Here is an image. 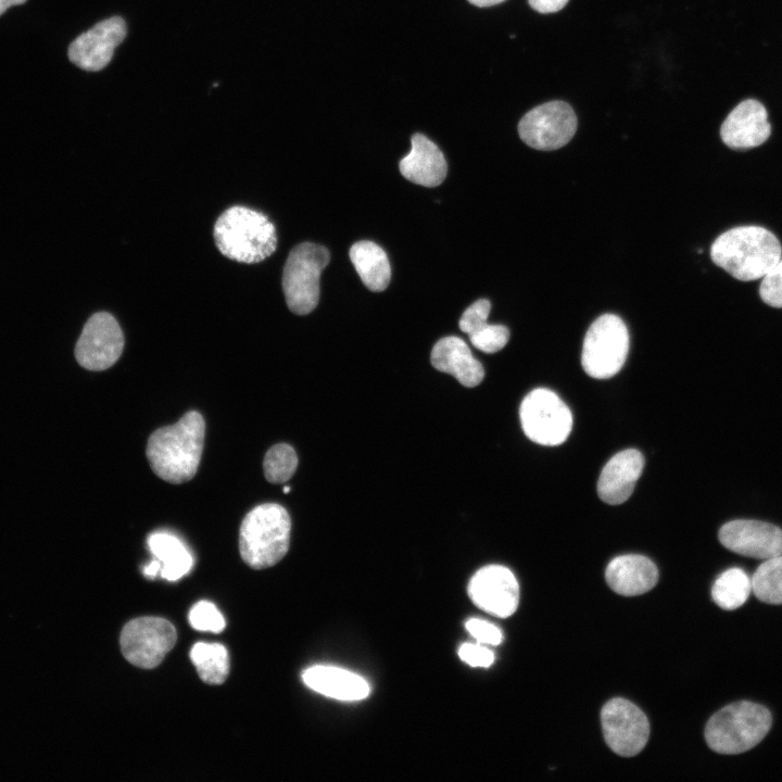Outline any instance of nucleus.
Instances as JSON below:
<instances>
[{"mask_svg":"<svg viewBox=\"0 0 782 782\" xmlns=\"http://www.w3.org/2000/svg\"><path fill=\"white\" fill-rule=\"evenodd\" d=\"M205 421L197 411L186 413L176 424L156 429L147 443V458L162 480L179 484L191 480L200 465Z\"/></svg>","mask_w":782,"mask_h":782,"instance_id":"f257e3e1","label":"nucleus"},{"mask_svg":"<svg viewBox=\"0 0 782 782\" xmlns=\"http://www.w3.org/2000/svg\"><path fill=\"white\" fill-rule=\"evenodd\" d=\"M778 238L760 226H741L721 234L711 244L712 262L742 281L764 278L781 258Z\"/></svg>","mask_w":782,"mask_h":782,"instance_id":"f03ea898","label":"nucleus"},{"mask_svg":"<svg viewBox=\"0 0 782 782\" xmlns=\"http://www.w3.org/2000/svg\"><path fill=\"white\" fill-rule=\"evenodd\" d=\"M213 236L219 252L239 263H260L277 248L276 228L268 216L243 205L224 211L214 225Z\"/></svg>","mask_w":782,"mask_h":782,"instance_id":"7ed1b4c3","label":"nucleus"},{"mask_svg":"<svg viewBox=\"0 0 782 782\" xmlns=\"http://www.w3.org/2000/svg\"><path fill=\"white\" fill-rule=\"evenodd\" d=\"M290 531V516L283 506L276 503L255 506L241 522V558L253 569L274 566L288 552Z\"/></svg>","mask_w":782,"mask_h":782,"instance_id":"20e7f679","label":"nucleus"},{"mask_svg":"<svg viewBox=\"0 0 782 782\" xmlns=\"http://www.w3.org/2000/svg\"><path fill=\"white\" fill-rule=\"evenodd\" d=\"M771 723V714L766 707L746 701L736 702L708 720L706 743L719 754H741L755 747L767 735Z\"/></svg>","mask_w":782,"mask_h":782,"instance_id":"39448f33","label":"nucleus"},{"mask_svg":"<svg viewBox=\"0 0 782 782\" xmlns=\"http://www.w3.org/2000/svg\"><path fill=\"white\" fill-rule=\"evenodd\" d=\"M329 261V251L312 242L300 243L290 251L282 272V290L292 313L306 315L317 306L320 275Z\"/></svg>","mask_w":782,"mask_h":782,"instance_id":"423d86ee","label":"nucleus"},{"mask_svg":"<svg viewBox=\"0 0 782 782\" xmlns=\"http://www.w3.org/2000/svg\"><path fill=\"white\" fill-rule=\"evenodd\" d=\"M629 351V332L622 319L604 314L589 327L582 345L581 364L595 379H607L622 368Z\"/></svg>","mask_w":782,"mask_h":782,"instance_id":"0eeeda50","label":"nucleus"},{"mask_svg":"<svg viewBox=\"0 0 782 782\" xmlns=\"http://www.w3.org/2000/svg\"><path fill=\"white\" fill-rule=\"evenodd\" d=\"M519 416L525 434L541 445L562 444L572 429L570 409L555 392L545 388L534 389L525 396Z\"/></svg>","mask_w":782,"mask_h":782,"instance_id":"6e6552de","label":"nucleus"},{"mask_svg":"<svg viewBox=\"0 0 782 782\" xmlns=\"http://www.w3.org/2000/svg\"><path fill=\"white\" fill-rule=\"evenodd\" d=\"M175 627L160 617H140L125 625L121 633V649L134 666L152 669L161 664L174 647Z\"/></svg>","mask_w":782,"mask_h":782,"instance_id":"1a4fd4ad","label":"nucleus"},{"mask_svg":"<svg viewBox=\"0 0 782 782\" xmlns=\"http://www.w3.org/2000/svg\"><path fill=\"white\" fill-rule=\"evenodd\" d=\"M577 116L564 101H551L533 108L518 124L521 140L529 147L551 151L564 147L573 137Z\"/></svg>","mask_w":782,"mask_h":782,"instance_id":"9d476101","label":"nucleus"},{"mask_svg":"<svg viewBox=\"0 0 782 782\" xmlns=\"http://www.w3.org/2000/svg\"><path fill=\"white\" fill-rule=\"evenodd\" d=\"M601 720L604 739L614 753L631 757L646 745L649 736L648 720L631 702L610 699L602 708Z\"/></svg>","mask_w":782,"mask_h":782,"instance_id":"9b49d317","label":"nucleus"},{"mask_svg":"<svg viewBox=\"0 0 782 782\" xmlns=\"http://www.w3.org/2000/svg\"><path fill=\"white\" fill-rule=\"evenodd\" d=\"M123 348L124 335L115 317L108 312H98L85 324L75 346V357L88 370H104L116 363Z\"/></svg>","mask_w":782,"mask_h":782,"instance_id":"f8f14e48","label":"nucleus"},{"mask_svg":"<svg viewBox=\"0 0 782 782\" xmlns=\"http://www.w3.org/2000/svg\"><path fill=\"white\" fill-rule=\"evenodd\" d=\"M127 35L123 17L112 16L80 34L68 47V59L81 70L97 72L108 66L115 48Z\"/></svg>","mask_w":782,"mask_h":782,"instance_id":"ddd939ff","label":"nucleus"},{"mask_svg":"<svg viewBox=\"0 0 782 782\" xmlns=\"http://www.w3.org/2000/svg\"><path fill=\"white\" fill-rule=\"evenodd\" d=\"M468 595L482 610L501 618L515 613L519 602V585L506 567L490 565L478 570L470 579Z\"/></svg>","mask_w":782,"mask_h":782,"instance_id":"4468645a","label":"nucleus"},{"mask_svg":"<svg viewBox=\"0 0 782 782\" xmlns=\"http://www.w3.org/2000/svg\"><path fill=\"white\" fill-rule=\"evenodd\" d=\"M719 541L728 550L752 558L782 555V530L769 522L739 519L724 524Z\"/></svg>","mask_w":782,"mask_h":782,"instance_id":"2eb2a0df","label":"nucleus"},{"mask_svg":"<svg viewBox=\"0 0 782 782\" xmlns=\"http://www.w3.org/2000/svg\"><path fill=\"white\" fill-rule=\"evenodd\" d=\"M771 134L766 108L757 100L739 103L727 116L720 128L722 141L736 150L762 144Z\"/></svg>","mask_w":782,"mask_h":782,"instance_id":"dca6fc26","label":"nucleus"},{"mask_svg":"<svg viewBox=\"0 0 782 782\" xmlns=\"http://www.w3.org/2000/svg\"><path fill=\"white\" fill-rule=\"evenodd\" d=\"M644 467V457L634 449L615 454L603 467L598 481L600 499L611 505L626 502L634 490Z\"/></svg>","mask_w":782,"mask_h":782,"instance_id":"f3484780","label":"nucleus"},{"mask_svg":"<svg viewBox=\"0 0 782 782\" xmlns=\"http://www.w3.org/2000/svg\"><path fill=\"white\" fill-rule=\"evenodd\" d=\"M412 149L400 161V171L409 181L424 187L439 186L445 179L447 164L441 150L421 134L412 137Z\"/></svg>","mask_w":782,"mask_h":782,"instance_id":"a211bd4d","label":"nucleus"},{"mask_svg":"<svg viewBox=\"0 0 782 782\" xmlns=\"http://www.w3.org/2000/svg\"><path fill=\"white\" fill-rule=\"evenodd\" d=\"M605 578L616 593L633 596L655 586L658 581V570L649 558L629 554L615 557L606 568Z\"/></svg>","mask_w":782,"mask_h":782,"instance_id":"6ab92c4d","label":"nucleus"},{"mask_svg":"<svg viewBox=\"0 0 782 782\" xmlns=\"http://www.w3.org/2000/svg\"><path fill=\"white\" fill-rule=\"evenodd\" d=\"M430 358L437 370L454 376L465 387H476L484 377L482 365L472 356L466 342L458 337L440 339L434 344Z\"/></svg>","mask_w":782,"mask_h":782,"instance_id":"aec40b11","label":"nucleus"},{"mask_svg":"<svg viewBox=\"0 0 782 782\" xmlns=\"http://www.w3.org/2000/svg\"><path fill=\"white\" fill-rule=\"evenodd\" d=\"M303 682L313 691L339 701H361L370 688L361 676L333 666H313L302 673Z\"/></svg>","mask_w":782,"mask_h":782,"instance_id":"412c9836","label":"nucleus"},{"mask_svg":"<svg viewBox=\"0 0 782 782\" xmlns=\"http://www.w3.org/2000/svg\"><path fill=\"white\" fill-rule=\"evenodd\" d=\"M350 258L363 283L371 291H383L391 279L386 252L373 241H358L350 249Z\"/></svg>","mask_w":782,"mask_h":782,"instance_id":"4be33fe9","label":"nucleus"},{"mask_svg":"<svg viewBox=\"0 0 782 782\" xmlns=\"http://www.w3.org/2000/svg\"><path fill=\"white\" fill-rule=\"evenodd\" d=\"M151 553L161 562V576L176 581L190 571L193 558L184 543L168 532H155L148 538Z\"/></svg>","mask_w":782,"mask_h":782,"instance_id":"5701e85b","label":"nucleus"},{"mask_svg":"<svg viewBox=\"0 0 782 782\" xmlns=\"http://www.w3.org/2000/svg\"><path fill=\"white\" fill-rule=\"evenodd\" d=\"M190 658L203 682L218 685L227 679L229 656L224 645L198 642L191 648Z\"/></svg>","mask_w":782,"mask_h":782,"instance_id":"b1692460","label":"nucleus"},{"mask_svg":"<svg viewBox=\"0 0 782 782\" xmlns=\"http://www.w3.org/2000/svg\"><path fill=\"white\" fill-rule=\"evenodd\" d=\"M752 591V580L741 568H730L722 572L711 589L714 602L726 610L741 607Z\"/></svg>","mask_w":782,"mask_h":782,"instance_id":"393cba45","label":"nucleus"},{"mask_svg":"<svg viewBox=\"0 0 782 782\" xmlns=\"http://www.w3.org/2000/svg\"><path fill=\"white\" fill-rule=\"evenodd\" d=\"M752 590L759 601L782 605V555L765 559L756 569Z\"/></svg>","mask_w":782,"mask_h":782,"instance_id":"a878e982","label":"nucleus"},{"mask_svg":"<svg viewBox=\"0 0 782 782\" xmlns=\"http://www.w3.org/2000/svg\"><path fill=\"white\" fill-rule=\"evenodd\" d=\"M298 467V457L294 449L286 443L272 446L265 454L263 469L265 478L270 483L288 481Z\"/></svg>","mask_w":782,"mask_h":782,"instance_id":"bb28decb","label":"nucleus"},{"mask_svg":"<svg viewBox=\"0 0 782 782\" xmlns=\"http://www.w3.org/2000/svg\"><path fill=\"white\" fill-rule=\"evenodd\" d=\"M468 336L471 344L478 350L485 353H495L508 342L509 330L503 325L485 324Z\"/></svg>","mask_w":782,"mask_h":782,"instance_id":"cd10ccee","label":"nucleus"},{"mask_svg":"<svg viewBox=\"0 0 782 782\" xmlns=\"http://www.w3.org/2000/svg\"><path fill=\"white\" fill-rule=\"evenodd\" d=\"M189 622L199 631L219 633L225 629V619L214 604L201 601L189 613Z\"/></svg>","mask_w":782,"mask_h":782,"instance_id":"c85d7f7f","label":"nucleus"},{"mask_svg":"<svg viewBox=\"0 0 782 782\" xmlns=\"http://www.w3.org/2000/svg\"><path fill=\"white\" fill-rule=\"evenodd\" d=\"M759 294L766 304L782 307V257L762 278Z\"/></svg>","mask_w":782,"mask_h":782,"instance_id":"c756f323","label":"nucleus"},{"mask_svg":"<svg viewBox=\"0 0 782 782\" xmlns=\"http://www.w3.org/2000/svg\"><path fill=\"white\" fill-rule=\"evenodd\" d=\"M491 311V303L487 299H479L465 310L461 319L459 328L467 335L472 333L485 324Z\"/></svg>","mask_w":782,"mask_h":782,"instance_id":"7c9ffc66","label":"nucleus"},{"mask_svg":"<svg viewBox=\"0 0 782 782\" xmlns=\"http://www.w3.org/2000/svg\"><path fill=\"white\" fill-rule=\"evenodd\" d=\"M465 627L480 644L499 645L503 640L502 631L485 620L472 618L466 622Z\"/></svg>","mask_w":782,"mask_h":782,"instance_id":"2f4dec72","label":"nucleus"},{"mask_svg":"<svg viewBox=\"0 0 782 782\" xmlns=\"http://www.w3.org/2000/svg\"><path fill=\"white\" fill-rule=\"evenodd\" d=\"M459 658L471 667H490L494 661V654L483 645L465 643L458 649Z\"/></svg>","mask_w":782,"mask_h":782,"instance_id":"473e14b6","label":"nucleus"},{"mask_svg":"<svg viewBox=\"0 0 782 782\" xmlns=\"http://www.w3.org/2000/svg\"><path fill=\"white\" fill-rule=\"evenodd\" d=\"M532 9L539 13H553L562 10L568 0H528Z\"/></svg>","mask_w":782,"mask_h":782,"instance_id":"72a5a7b5","label":"nucleus"},{"mask_svg":"<svg viewBox=\"0 0 782 782\" xmlns=\"http://www.w3.org/2000/svg\"><path fill=\"white\" fill-rule=\"evenodd\" d=\"M161 568V562L155 559L144 567L143 573L147 578L153 579L154 577H156L157 573H160Z\"/></svg>","mask_w":782,"mask_h":782,"instance_id":"f704fd0d","label":"nucleus"},{"mask_svg":"<svg viewBox=\"0 0 782 782\" xmlns=\"http://www.w3.org/2000/svg\"><path fill=\"white\" fill-rule=\"evenodd\" d=\"M27 0H0V15H2L10 7L25 3Z\"/></svg>","mask_w":782,"mask_h":782,"instance_id":"c9c22d12","label":"nucleus"},{"mask_svg":"<svg viewBox=\"0 0 782 782\" xmlns=\"http://www.w3.org/2000/svg\"><path fill=\"white\" fill-rule=\"evenodd\" d=\"M467 1L476 7L487 8V7H492V5L499 4L505 0H467Z\"/></svg>","mask_w":782,"mask_h":782,"instance_id":"e433bc0d","label":"nucleus"},{"mask_svg":"<svg viewBox=\"0 0 782 782\" xmlns=\"http://www.w3.org/2000/svg\"><path fill=\"white\" fill-rule=\"evenodd\" d=\"M289 491H290V488H289V487H286V488L283 489V492H285V493H288Z\"/></svg>","mask_w":782,"mask_h":782,"instance_id":"4c0bfd02","label":"nucleus"}]
</instances>
